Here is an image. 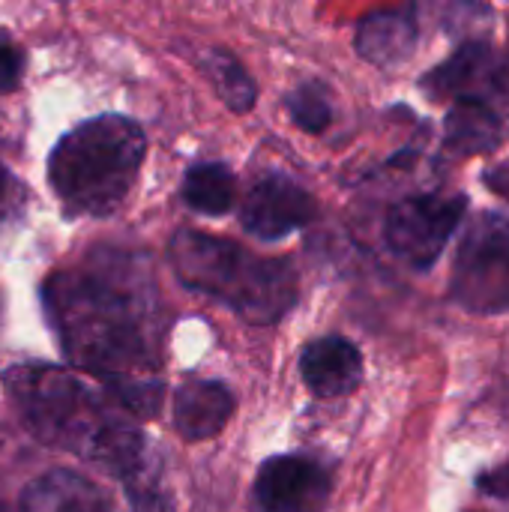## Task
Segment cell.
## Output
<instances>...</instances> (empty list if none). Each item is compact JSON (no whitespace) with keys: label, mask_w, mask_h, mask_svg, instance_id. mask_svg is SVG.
<instances>
[{"label":"cell","mask_w":509,"mask_h":512,"mask_svg":"<svg viewBox=\"0 0 509 512\" xmlns=\"http://www.w3.org/2000/svg\"><path fill=\"white\" fill-rule=\"evenodd\" d=\"M18 512H111V507L102 489L87 477L72 471H48L24 489Z\"/></svg>","instance_id":"obj_14"},{"label":"cell","mask_w":509,"mask_h":512,"mask_svg":"<svg viewBox=\"0 0 509 512\" xmlns=\"http://www.w3.org/2000/svg\"><path fill=\"white\" fill-rule=\"evenodd\" d=\"M483 183L489 186V192H495L501 201L509 204V156L483 171Z\"/></svg>","instance_id":"obj_22"},{"label":"cell","mask_w":509,"mask_h":512,"mask_svg":"<svg viewBox=\"0 0 509 512\" xmlns=\"http://www.w3.org/2000/svg\"><path fill=\"white\" fill-rule=\"evenodd\" d=\"M147 135L126 114H99L72 126L48 153V186L69 219H108L132 195Z\"/></svg>","instance_id":"obj_3"},{"label":"cell","mask_w":509,"mask_h":512,"mask_svg":"<svg viewBox=\"0 0 509 512\" xmlns=\"http://www.w3.org/2000/svg\"><path fill=\"white\" fill-rule=\"evenodd\" d=\"M318 219V201L294 177L270 171L258 177L240 204V225L258 240H282Z\"/></svg>","instance_id":"obj_7"},{"label":"cell","mask_w":509,"mask_h":512,"mask_svg":"<svg viewBox=\"0 0 509 512\" xmlns=\"http://www.w3.org/2000/svg\"><path fill=\"white\" fill-rule=\"evenodd\" d=\"M126 495H129V507L132 512H171V498L165 489V477L156 465V459L150 456L141 468H135L129 477L120 480Z\"/></svg>","instance_id":"obj_18"},{"label":"cell","mask_w":509,"mask_h":512,"mask_svg":"<svg viewBox=\"0 0 509 512\" xmlns=\"http://www.w3.org/2000/svg\"><path fill=\"white\" fill-rule=\"evenodd\" d=\"M42 303L66 357L99 378L123 411L153 417L162 408V315L144 258L111 246L93 249L45 279Z\"/></svg>","instance_id":"obj_1"},{"label":"cell","mask_w":509,"mask_h":512,"mask_svg":"<svg viewBox=\"0 0 509 512\" xmlns=\"http://www.w3.org/2000/svg\"><path fill=\"white\" fill-rule=\"evenodd\" d=\"M171 414L180 438L207 441L228 426L234 414V396L222 381H189L177 387Z\"/></svg>","instance_id":"obj_12"},{"label":"cell","mask_w":509,"mask_h":512,"mask_svg":"<svg viewBox=\"0 0 509 512\" xmlns=\"http://www.w3.org/2000/svg\"><path fill=\"white\" fill-rule=\"evenodd\" d=\"M495 24V9L486 0H453L444 15V30L456 42L468 39H489Z\"/></svg>","instance_id":"obj_19"},{"label":"cell","mask_w":509,"mask_h":512,"mask_svg":"<svg viewBox=\"0 0 509 512\" xmlns=\"http://www.w3.org/2000/svg\"><path fill=\"white\" fill-rule=\"evenodd\" d=\"M420 87L429 93V99H486L495 102L507 90L504 63L492 48V39H468L459 42L456 51L432 66Z\"/></svg>","instance_id":"obj_9"},{"label":"cell","mask_w":509,"mask_h":512,"mask_svg":"<svg viewBox=\"0 0 509 512\" xmlns=\"http://www.w3.org/2000/svg\"><path fill=\"white\" fill-rule=\"evenodd\" d=\"M330 474L306 456H273L258 468L252 486L255 512H324L330 504Z\"/></svg>","instance_id":"obj_8"},{"label":"cell","mask_w":509,"mask_h":512,"mask_svg":"<svg viewBox=\"0 0 509 512\" xmlns=\"http://www.w3.org/2000/svg\"><path fill=\"white\" fill-rule=\"evenodd\" d=\"M3 384L27 429L54 450L93 462L117 480L153 456L141 429L126 417L129 411H120L114 399L75 372L51 363H18L6 369Z\"/></svg>","instance_id":"obj_2"},{"label":"cell","mask_w":509,"mask_h":512,"mask_svg":"<svg viewBox=\"0 0 509 512\" xmlns=\"http://www.w3.org/2000/svg\"><path fill=\"white\" fill-rule=\"evenodd\" d=\"M174 276L255 327L279 324L300 297V282L285 258H264L228 237L180 228L168 240Z\"/></svg>","instance_id":"obj_4"},{"label":"cell","mask_w":509,"mask_h":512,"mask_svg":"<svg viewBox=\"0 0 509 512\" xmlns=\"http://www.w3.org/2000/svg\"><path fill=\"white\" fill-rule=\"evenodd\" d=\"M240 183L225 162H195L186 168L180 198L201 216H225L237 207Z\"/></svg>","instance_id":"obj_15"},{"label":"cell","mask_w":509,"mask_h":512,"mask_svg":"<svg viewBox=\"0 0 509 512\" xmlns=\"http://www.w3.org/2000/svg\"><path fill=\"white\" fill-rule=\"evenodd\" d=\"M504 117L495 102L456 99L444 117V147L453 156L489 153L504 141Z\"/></svg>","instance_id":"obj_13"},{"label":"cell","mask_w":509,"mask_h":512,"mask_svg":"<svg viewBox=\"0 0 509 512\" xmlns=\"http://www.w3.org/2000/svg\"><path fill=\"white\" fill-rule=\"evenodd\" d=\"M285 111L291 123L309 135H321L333 126V99L330 90L321 81H303L285 96Z\"/></svg>","instance_id":"obj_17"},{"label":"cell","mask_w":509,"mask_h":512,"mask_svg":"<svg viewBox=\"0 0 509 512\" xmlns=\"http://www.w3.org/2000/svg\"><path fill=\"white\" fill-rule=\"evenodd\" d=\"M450 297L474 315H507L509 216L498 210H480L471 219L456 249Z\"/></svg>","instance_id":"obj_5"},{"label":"cell","mask_w":509,"mask_h":512,"mask_svg":"<svg viewBox=\"0 0 509 512\" xmlns=\"http://www.w3.org/2000/svg\"><path fill=\"white\" fill-rule=\"evenodd\" d=\"M30 204V186L0 162V231L21 219Z\"/></svg>","instance_id":"obj_20"},{"label":"cell","mask_w":509,"mask_h":512,"mask_svg":"<svg viewBox=\"0 0 509 512\" xmlns=\"http://www.w3.org/2000/svg\"><path fill=\"white\" fill-rule=\"evenodd\" d=\"M507 45H509V27H507Z\"/></svg>","instance_id":"obj_24"},{"label":"cell","mask_w":509,"mask_h":512,"mask_svg":"<svg viewBox=\"0 0 509 512\" xmlns=\"http://www.w3.org/2000/svg\"><path fill=\"white\" fill-rule=\"evenodd\" d=\"M477 486L489 495H498V498H509V459L504 465L492 468L489 474H480L477 477Z\"/></svg>","instance_id":"obj_23"},{"label":"cell","mask_w":509,"mask_h":512,"mask_svg":"<svg viewBox=\"0 0 509 512\" xmlns=\"http://www.w3.org/2000/svg\"><path fill=\"white\" fill-rule=\"evenodd\" d=\"M468 213L465 195L420 192L399 198L384 216L387 249L411 270H432Z\"/></svg>","instance_id":"obj_6"},{"label":"cell","mask_w":509,"mask_h":512,"mask_svg":"<svg viewBox=\"0 0 509 512\" xmlns=\"http://www.w3.org/2000/svg\"><path fill=\"white\" fill-rule=\"evenodd\" d=\"M195 66L204 72V78L213 84L216 96L225 102L231 114H249L258 102V84L249 75V69L240 63L237 54H231L222 45H213L201 54H195Z\"/></svg>","instance_id":"obj_16"},{"label":"cell","mask_w":509,"mask_h":512,"mask_svg":"<svg viewBox=\"0 0 509 512\" xmlns=\"http://www.w3.org/2000/svg\"><path fill=\"white\" fill-rule=\"evenodd\" d=\"M24 63H27L24 48L6 30H0V96L15 93L21 87V81H24Z\"/></svg>","instance_id":"obj_21"},{"label":"cell","mask_w":509,"mask_h":512,"mask_svg":"<svg viewBox=\"0 0 509 512\" xmlns=\"http://www.w3.org/2000/svg\"><path fill=\"white\" fill-rule=\"evenodd\" d=\"M300 375L312 396L342 399L363 384V354L345 336H321L303 348Z\"/></svg>","instance_id":"obj_10"},{"label":"cell","mask_w":509,"mask_h":512,"mask_svg":"<svg viewBox=\"0 0 509 512\" xmlns=\"http://www.w3.org/2000/svg\"><path fill=\"white\" fill-rule=\"evenodd\" d=\"M420 42V24L414 9H381L366 18H360L354 33L357 54L378 66V69H396L408 63Z\"/></svg>","instance_id":"obj_11"}]
</instances>
